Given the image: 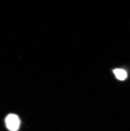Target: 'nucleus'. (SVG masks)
I'll return each mask as SVG.
<instances>
[{
  "label": "nucleus",
  "mask_w": 130,
  "mask_h": 131,
  "mask_svg": "<svg viewBox=\"0 0 130 131\" xmlns=\"http://www.w3.org/2000/svg\"><path fill=\"white\" fill-rule=\"evenodd\" d=\"M6 127L11 131H17L20 128V121L19 117L14 114H9L5 119Z\"/></svg>",
  "instance_id": "nucleus-1"
},
{
  "label": "nucleus",
  "mask_w": 130,
  "mask_h": 131,
  "mask_svg": "<svg viewBox=\"0 0 130 131\" xmlns=\"http://www.w3.org/2000/svg\"><path fill=\"white\" fill-rule=\"evenodd\" d=\"M113 72L116 78L120 80H124L127 77V73L124 70L117 68L114 70Z\"/></svg>",
  "instance_id": "nucleus-2"
}]
</instances>
